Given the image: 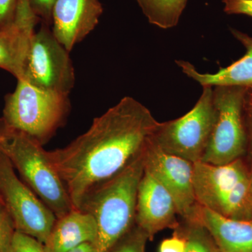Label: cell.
<instances>
[{
  "label": "cell",
  "mask_w": 252,
  "mask_h": 252,
  "mask_svg": "<svg viewBox=\"0 0 252 252\" xmlns=\"http://www.w3.org/2000/svg\"><path fill=\"white\" fill-rule=\"evenodd\" d=\"M159 122L144 104L121 99L66 147L47 151L74 209L92 189L120 173L143 152Z\"/></svg>",
  "instance_id": "obj_1"
},
{
  "label": "cell",
  "mask_w": 252,
  "mask_h": 252,
  "mask_svg": "<svg viewBox=\"0 0 252 252\" xmlns=\"http://www.w3.org/2000/svg\"><path fill=\"white\" fill-rule=\"evenodd\" d=\"M143 172L142 152L120 173L83 199L79 210L91 214L97 224L96 252H109L135 224L137 190Z\"/></svg>",
  "instance_id": "obj_2"
},
{
  "label": "cell",
  "mask_w": 252,
  "mask_h": 252,
  "mask_svg": "<svg viewBox=\"0 0 252 252\" xmlns=\"http://www.w3.org/2000/svg\"><path fill=\"white\" fill-rule=\"evenodd\" d=\"M69 110L67 94L18 79L14 92L5 98L0 130L21 132L44 146L65 124Z\"/></svg>",
  "instance_id": "obj_3"
},
{
  "label": "cell",
  "mask_w": 252,
  "mask_h": 252,
  "mask_svg": "<svg viewBox=\"0 0 252 252\" xmlns=\"http://www.w3.org/2000/svg\"><path fill=\"white\" fill-rule=\"evenodd\" d=\"M0 148L23 182L49 207L56 219L74 208L64 184L39 142L21 132L0 130Z\"/></svg>",
  "instance_id": "obj_4"
},
{
  "label": "cell",
  "mask_w": 252,
  "mask_h": 252,
  "mask_svg": "<svg viewBox=\"0 0 252 252\" xmlns=\"http://www.w3.org/2000/svg\"><path fill=\"white\" fill-rule=\"evenodd\" d=\"M247 90L238 86L213 87L215 120L200 162L223 165L248 154L244 109Z\"/></svg>",
  "instance_id": "obj_5"
},
{
  "label": "cell",
  "mask_w": 252,
  "mask_h": 252,
  "mask_svg": "<svg viewBox=\"0 0 252 252\" xmlns=\"http://www.w3.org/2000/svg\"><path fill=\"white\" fill-rule=\"evenodd\" d=\"M193 108L170 122H159L150 139L158 148L193 162L201 160L215 120L213 87H203Z\"/></svg>",
  "instance_id": "obj_6"
},
{
  "label": "cell",
  "mask_w": 252,
  "mask_h": 252,
  "mask_svg": "<svg viewBox=\"0 0 252 252\" xmlns=\"http://www.w3.org/2000/svg\"><path fill=\"white\" fill-rule=\"evenodd\" d=\"M0 200L12 219L16 231L44 245L56 217L28 186L18 178L15 168L0 148Z\"/></svg>",
  "instance_id": "obj_7"
},
{
  "label": "cell",
  "mask_w": 252,
  "mask_h": 252,
  "mask_svg": "<svg viewBox=\"0 0 252 252\" xmlns=\"http://www.w3.org/2000/svg\"><path fill=\"white\" fill-rule=\"evenodd\" d=\"M22 79L43 90L67 95L74 87L75 75L69 51L44 26L32 37Z\"/></svg>",
  "instance_id": "obj_8"
},
{
  "label": "cell",
  "mask_w": 252,
  "mask_h": 252,
  "mask_svg": "<svg viewBox=\"0 0 252 252\" xmlns=\"http://www.w3.org/2000/svg\"><path fill=\"white\" fill-rule=\"evenodd\" d=\"M143 157L144 169L172 195L179 216L191 220L198 205L194 192L193 162L163 152L150 137L144 146Z\"/></svg>",
  "instance_id": "obj_9"
},
{
  "label": "cell",
  "mask_w": 252,
  "mask_h": 252,
  "mask_svg": "<svg viewBox=\"0 0 252 252\" xmlns=\"http://www.w3.org/2000/svg\"><path fill=\"white\" fill-rule=\"evenodd\" d=\"M252 173L251 160L245 157L223 165L195 162L193 187L197 203L216 212L228 194Z\"/></svg>",
  "instance_id": "obj_10"
},
{
  "label": "cell",
  "mask_w": 252,
  "mask_h": 252,
  "mask_svg": "<svg viewBox=\"0 0 252 252\" xmlns=\"http://www.w3.org/2000/svg\"><path fill=\"white\" fill-rule=\"evenodd\" d=\"M177 216L178 211L172 195L144 167L137 190L135 224L152 240L165 228H178L180 224Z\"/></svg>",
  "instance_id": "obj_11"
},
{
  "label": "cell",
  "mask_w": 252,
  "mask_h": 252,
  "mask_svg": "<svg viewBox=\"0 0 252 252\" xmlns=\"http://www.w3.org/2000/svg\"><path fill=\"white\" fill-rule=\"evenodd\" d=\"M99 0H56L53 34L68 51L94 31L102 14Z\"/></svg>",
  "instance_id": "obj_12"
},
{
  "label": "cell",
  "mask_w": 252,
  "mask_h": 252,
  "mask_svg": "<svg viewBox=\"0 0 252 252\" xmlns=\"http://www.w3.org/2000/svg\"><path fill=\"white\" fill-rule=\"evenodd\" d=\"M37 20L32 12H18L14 23L0 30V68L11 73L17 80L24 76Z\"/></svg>",
  "instance_id": "obj_13"
},
{
  "label": "cell",
  "mask_w": 252,
  "mask_h": 252,
  "mask_svg": "<svg viewBox=\"0 0 252 252\" xmlns=\"http://www.w3.org/2000/svg\"><path fill=\"white\" fill-rule=\"evenodd\" d=\"M190 220L207 230L219 252H252V220L227 218L200 205Z\"/></svg>",
  "instance_id": "obj_14"
},
{
  "label": "cell",
  "mask_w": 252,
  "mask_h": 252,
  "mask_svg": "<svg viewBox=\"0 0 252 252\" xmlns=\"http://www.w3.org/2000/svg\"><path fill=\"white\" fill-rule=\"evenodd\" d=\"M232 34L246 49L243 57L228 67L220 68L216 73H200L188 61H176L177 65L187 77L199 83L203 87L238 86L252 88V36L238 30L230 28Z\"/></svg>",
  "instance_id": "obj_15"
},
{
  "label": "cell",
  "mask_w": 252,
  "mask_h": 252,
  "mask_svg": "<svg viewBox=\"0 0 252 252\" xmlns=\"http://www.w3.org/2000/svg\"><path fill=\"white\" fill-rule=\"evenodd\" d=\"M97 228L89 212L73 209L56 219L49 238L44 244L46 252H68L86 243H95Z\"/></svg>",
  "instance_id": "obj_16"
},
{
  "label": "cell",
  "mask_w": 252,
  "mask_h": 252,
  "mask_svg": "<svg viewBox=\"0 0 252 252\" xmlns=\"http://www.w3.org/2000/svg\"><path fill=\"white\" fill-rule=\"evenodd\" d=\"M149 22L170 29L177 26L188 0H136Z\"/></svg>",
  "instance_id": "obj_17"
},
{
  "label": "cell",
  "mask_w": 252,
  "mask_h": 252,
  "mask_svg": "<svg viewBox=\"0 0 252 252\" xmlns=\"http://www.w3.org/2000/svg\"><path fill=\"white\" fill-rule=\"evenodd\" d=\"M185 220V227L179 228L187 240L185 252H219L207 230L195 220Z\"/></svg>",
  "instance_id": "obj_18"
},
{
  "label": "cell",
  "mask_w": 252,
  "mask_h": 252,
  "mask_svg": "<svg viewBox=\"0 0 252 252\" xmlns=\"http://www.w3.org/2000/svg\"><path fill=\"white\" fill-rule=\"evenodd\" d=\"M148 240L147 235L135 224L109 252H145Z\"/></svg>",
  "instance_id": "obj_19"
},
{
  "label": "cell",
  "mask_w": 252,
  "mask_h": 252,
  "mask_svg": "<svg viewBox=\"0 0 252 252\" xmlns=\"http://www.w3.org/2000/svg\"><path fill=\"white\" fill-rule=\"evenodd\" d=\"M16 232L12 219L0 203V252H13Z\"/></svg>",
  "instance_id": "obj_20"
},
{
  "label": "cell",
  "mask_w": 252,
  "mask_h": 252,
  "mask_svg": "<svg viewBox=\"0 0 252 252\" xmlns=\"http://www.w3.org/2000/svg\"><path fill=\"white\" fill-rule=\"evenodd\" d=\"M13 252H46L44 245L35 238L16 231Z\"/></svg>",
  "instance_id": "obj_21"
},
{
  "label": "cell",
  "mask_w": 252,
  "mask_h": 252,
  "mask_svg": "<svg viewBox=\"0 0 252 252\" xmlns=\"http://www.w3.org/2000/svg\"><path fill=\"white\" fill-rule=\"evenodd\" d=\"M19 1L20 0H0V30L14 23Z\"/></svg>",
  "instance_id": "obj_22"
},
{
  "label": "cell",
  "mask_w": 252,
  "mask_h": 252,
  "mask_svg": "<svg viewBox=\"0 0 252 252\" xmlns=\"http://www.w3.org/2000/svg\"><path fill=\"white\" fill-rule=\"evenodd\" d=\"M56 0H28L30 7L38 18L44 22H51L52 10Z\"/></svg>",
  "instance_id": "obj_23"
},
{
  "label": "cell",
  "mask_w": 252,
  "mask_h": 252,
  "mask_svg": "<svg viewBox=\"0 0 252 252\" xmlns=\"http://www.w3.org/2000/svg\"><path fill=\"white\" fill-rule=\"evenodd\" d=\"M186 247L187 240L180 230L176 232L171 238L162 240L159 245L158 252H185Z\"/></svg>",
  "instance_id": "obj_24"
},
{
  "label": "cell",
  "mask_w": 252,
  "mask_h": 252,
  "mask_svg": "<svg viewBox=\"0 0 252 252\" xmlns=\"http://www.w3.org/2000/svg\"><path fill=\"white\" fill-rule=\"evenodd\" d=\"M245 119L248 135V154L252 163V88L247 90L245 98Z\"/></svg>",
  "instance_id": "obj_25"
},
{
  "label": "cell",
  "mask_w": 252,
  "mask_h": 252,
  "mask_svg": "<svg viewBox=\"0 0 252 252\" xmlns=\"http://www.w3.org/2000/svg\"><path fill=\"white\" fill-rule=\"evenodd\" d=\"M223 11L229 15H245L252 18V0H223Z\"/></svg>",
  "instance_id": "obj_26"
},
{
  "label": "cell",
  "mask_w": 252,
  "mask_h": 252,
  "mask_svg": "<svg viewBox=\"0 0 252 252\" xmlns=\"http://www.w3.org/2000/svg\"><path fill=\"white\" fill-rule=\"evenodd\" d=\"M68 252H96V249L94 243H86Z\"/></svg>",
  "instance_id": "obj_27"
},
{
  "label": "cell",
  "mask_w": 252,
  "mask_h": 252,
  "mask_svg": "<svg viewBox=\"0 0 252 252\" xmlns=\"http://www.w3.org/2000/svg\"><path fill=\"white\" fill-rule=\"evenodd\" d=\"M19 4H29V2H28V0H20Z\"/></svg>",
  "instance_id": "obj_28"
},
{
  "label": "cell",
  "mask_w": 252,
  "mask_h": 252,
  "mask_svg": "<svg viewBox=\"0 0 252 252\" xmlns=\"http://www.w3.org/2000/svg\"><path fill=\"white\" fill-rule=\"evenodd\" d=\"M1 135H0V140H1Z\"/></svg>",
  "instance_id": "obj_29"
},
{
  "label": "cell",
  "mask_w": 252,
  "mask_h": 252,
  "mask_svg": "<svg viewBox=\"0 0 252 252\" xmlns=\"http://www.w3.org/2000/svg\"><path fill=\"white\" fill-rule=\"evenodd\" d=\"M0 203H1V200H0Z\"/></svg>",
  "instance_id": "obj_30"
}]
</instances>
